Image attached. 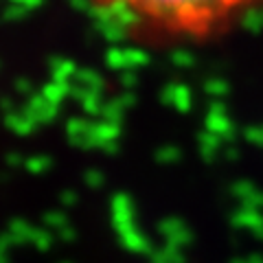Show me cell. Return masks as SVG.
<instances>
[{"mask_svg": "<svg viewBox=\"0 0 263 263\" xmlns=\"http://www.w3.org/2000/svg\"><path fill=\"white\" fill-rule=\"evenodd\" d=\"M101 11L125 18L129 29L169 37H211L228 29L246 0H90Z\"/></svg>", "mask_w": 263, "mask_h": 263, "instance_id": "cell-1", "label": "cell"}, {"mask_svg": "<svg viewBox=\"0 0 263 263\" xmlns=\"http://www.w3.org/2000/svg\"><path fill=\"white\" fill-rule=\"evenodd\" d=\"M248 3V7H254V5H263V0H246Z\"/></svg>", "mask_w": 263, "mask_h": 263, "instance_id": "cell-2", "label": "cell"}]
</instances>
